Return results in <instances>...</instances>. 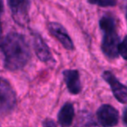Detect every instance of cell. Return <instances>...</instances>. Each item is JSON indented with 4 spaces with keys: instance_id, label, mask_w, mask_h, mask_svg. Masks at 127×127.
<instances>
[{
    "instance_id": "10",
    "label": "cell",
    "mask_w": 127,
    "mask_h": 127,
    "mask_svg": "<svg viewBox=\"0 0 127 127\" xmlns=\"http://www.w3.org/2000/svg\"><path fill=\"white\" fill-rule=\"evenodd\" d=\"M74 117V105L71 103H66L58 114V122L62 127H69Z\"/></svg>"
},
{
    "instance_id": "18",
    "label": "cell",
    "mask_w": 127,
    "mask_h": 127,
    "mask_svg": "<svg viewBox=\"0 0 127 127\" xmlns=\"http://www.w3.org/2000/svg\"><path fill=\"white\" fill-rule=\"evenodd\" d=\"M2 36V24H1V21H0V38H1Z\"/></svg>"
},
{
    "instance_id": "4",
    "label": "cell",
    "mask_w": 127,
    "mask_h": 127,
    "mask_svg": "<svg viewBox=\"0 0 127 127\" xmlns=\"http://www.w3.org/2000/svg\"><path fill=\"white\" fill-rule=\"evenodd\" d=\"M119 37L116 30L104 32L102 41V51L106 57L115 58L119 54Z\"/></svg>"
},
{
    "instance_id": "2",
    "label": "cell",
    "mask_w": 127,
    "mask_h": 127,
    "mask_svg": "<svg viewBox=\"0 0 127 127\" xmlns=\"http://www.w3.org/2000/svg\"><path fill=\"white\" fill-rule=\"evenodd\" d=\"M17 97L7 80L0 78V116L10 112L16 106Z\"/></svg>"
},
{
    "instance_id": "8",
    "label": "cell",
    "mask_w": 127,
    "mask_h": 127,
    "mask_svg": "<svg viewBox=\"0 0 127 127\" xmlns=\"http://www.w3.org/2000/svg\"><path fill=\"white\" fill-rule=\"evenodd\" d=\"M33 45L37 58L42 62L47 63L52 59V54L49 46L38 33L33 34Z\"/></svg>"
},
{
    "instance_id": "17",
    "label": "cell",
    "mask_w": 127,
    "mask_h": 127,
    "mask_svg": "<svg viewBox=\"0 0 127 127\" xmlns=\"http://www.w3.org/2000/svg\"><path fill=\"white\" fill-rule=\"evenodd\" d=\"M3 11V1L0 0V14Z\"/></svg>"
},
{
    "instance_id": "14",
    "label": "cell",
    "mask_w": 127,
    "mask_h": 127,
    "mask_svg": "<svg viewBox=\"0 0 127 127\" xmlns=\"http://www.w3.org/2000/svg\"><path fill=\"white\" fill-rule=\"evenodd\" d=\"M119 54L124 59L127 60V36H126L124 40L119 44Z\"/></svg>"
},
{
    "instance_id": "7",
    "label": "cell",
    "mask_w": 127,
    "mask_h": 127,
    "mask_svg": "<svg viewBox=\"0 0 127 127\" xmlns=\"http://www.w3.org/2000/svg\"><path fill=\"white\" fill-rule=\"evenodd\" d=\"M49 32L62 44L65 49L71 50L74 49V44H73L72 39L70 38L68 33L66 31V29L62 25L55 22H51L48 24Z\"/></svg>"
},
{
    "instance_id": "13",
    "label": "cell",
    "mask_w": 127,
    "mask_h": 127,
    "mask_svg": "<svg viewBox=\"0 0 127 127\" xmlns=\"http://www.w3.org/2000/svg\"><path fill=\"white\" fill-rule=\"evenodd\" d=\"M87 2L92 4H98L101 7L114 6L117 3V0H87Z\"/></svg>"
},
{
    "instance_id": "11",
    "label": "cell",
    "mask_w": 127,
    "mask_h": 127,
    "mask_svg": "<svg viewBox=\"0 0 127 127\" xmlns=\"http://www.w3.org/2000/svg\"><path fill=\"white\" fill-rule=\"evenodd\" d=\"M75 127H97V126L91 115H89L87 112H82L79 116Z\"/></svg>"
},
{
    "instance_id": "6",
    "label": "cell",
    "mask_w": 127,
    "mask_h": 127,
    "mask_svg": "<svg viewBox=\"0 0 127 127\" xmlns=\"http://www.w3.org/2000/svg\"><path fill=\"white\" fill-rule=\"evenodd\" d=\"M103 78L109 84L115 98L122 104L127 103V86L123 85L116 78L111 71H105L103 73Z\"/></svg>"
},
{
    "instance_id": "19",
    "label": "cell",
    "mask_w": 127,
    "mask_h": 127,
    "mask_svg": "<svg viewBox=\"0 0 127 127\" xmlns=\"http://www.w3.org/2000/svg\"><path fill=\"white\" fill-rule=\"evenodd\" d=\"M126 17H127V15H126Z\"/></svg>"
},
{
    "instance_id": "16",
    "label": "cell",
    "mask_w": 127,
    "mask_h": 127,
    "mask_svg": "<svg viewBox=\"0 0 127 127\" xmlns=\"http://www.w3.org/2000/svg\"><path fill=\"white\" fill-rule=\"evenodd\" d=\"M123 118H124V122H125V124L127 126V108L125 110V112H124V115H123Z\"/></svg>"
},
{
    "instance_id": "15",
    "label": "cell",
    "mask_w": 127,
    "mask_h": 127,
    "mask_svg": "<svg viewBox=\"0 0 127 127\" xmlns=\"http://www.w3.org/2000/svg\"><path fill=\"white\" fill-rule=\"evenodd\" d=\"M42 127H57V126L52 119H46L42 124Z\"/></svg>"
},
{
    "instance_id": "1",
    "label": "cell",
    "mask_w": 127,
    "mask_h": 127,
    "mask_svg": "<svg viewBox=\"0 0 127 127\" xmlns=\"http://www.w3.org/2000/svg\"><path fill=\"white\" fill-rule=\"evenodd\" d=\"M4 57V67L9 71H18L28 64L31 51L25 37L20 33H9L0 44Z\"/></svg>"
},
{
    "instance_id": "9",
    "label": "cell",
    "mask_w": 127,
    "mask_h": 127,
    "mask_svg": "<svg viewBox=\"0 0 127 127\" xmlns=\"http://www.w3.org/2000/svg\"><path fill=\"white\" fill-rule=\"evenodd\" d=\"M64 81L71 94H79L81 91L80 75L76 70H66L63 71Z\"/></svg>"
},
{
    "instance_id": "3",
    "label": "cell",
    "mask_w": 127,
    "mask_h": 127,
    "mask_svg": "<svg viewBox=\"0 0 127 127\" xmlns=\"http://www.w3.org/2000/svg\"><path fill=\"white\" fill-rule=\"evenodd\" d=\"M12 17L17 24L24 25L29 21L30 0H7Z\"/></svg>"
},
{
    "instance_id": "12",
    "label": "cell",
    "mask_w": 127,
    "mask_h": 127,
    "mask_svg": "<svg viewBox=\"0 0 127 127\" xmlns=\"http://www.w3.org/2000/svg\"><path fill=\"white\" fill-rule=\"evenodd\" d=\"M99 27L103 32L115 30V23H114L113 18L109 16H104L99 20Z\"/></svg>"
},
{
    "instance_id": "5",
    "label": "cell",
    "mask_w": 127,
    "mask_h": 127,
    "mask_svg": "<svg viewBox=\"0 0 127 127\" xmlns=\"http://www.w3.org/2000/svg\"><path fill=\"white\" fill-rule=\"evenodd\" d=\"M97 118L103 127H113L119 123V112L110 105H103L98 109Z\"/></svg>"
}]
</instances>
